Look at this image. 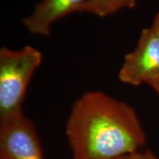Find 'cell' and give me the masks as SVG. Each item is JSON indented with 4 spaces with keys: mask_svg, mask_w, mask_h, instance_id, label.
I'll return each instance as SVG.
<instances>
[{
    "mask_svg": "<svg viewBox=\"0 0 159 159\" xmlns=\"http://www.w3.org/2000/svg\"><path fill=\"white\" fill-rule=\"evenodd\" d=\"M66 134L73 159H115L139 151L147 141L135 110L101 91L74 101Z\"/></svg>",
    "mask_w": 159,
    "mask_h": 159,
    "instance_id": "cell-1",
    "label": "cell"
},
{
    "mask_svg": "<svg viewBox=\"0 0 159 159\" xmlns=\"http://www.w3.org/2000/svg\"><path fill=\"white\" fill-rule=\"evenodd\" d=\"M43 60L41 51L30 45L0 50V120L22 112L29 82Z\"/></svg>",
    "mask_w": 159,
    "mask_h": 159,
    "instance_id": "cell-2",
    "label": "cell"
},
{
    "mask_svg": "<svg viewBox=\"0 0 159 159\" xmlns=\"http://www.w3.org/2000/svg\"><path fill=\"white\" fill-rule=\"evenodd\" d=\"M119 80L127 85L149 84L159 78V34L152 28L142 29L135 48L125 56Z\"/></svg>",
    "mask_w": 159,
    "mask_h": 159,
    "instance_id": "cell-3",
    "label": "cell"
},
{
    "mask_svg": "<svg viewBox=\"0 0 159 159\" xmlns=\"http://www.w3.org/2000/svg\"><path fill=\"white\" fill-rule=\"evenodd\" d=\"M0 159H43L36 129L23 111L0 120Z\"/></svg>",
    "mask_w": 159,
    "mask_h": 159,
    "instance_id": "cell-4",
    "label": "cell"
},
{
    "mask_svg": "<svg viewBox=\"0 0 159 159\" xmlns=\"http://www.w3.org/2000/svg\"><path fill=\"white\" fill-rule=\"evenodd\" d=\"M87 0H41L33 11L24 18V27L31 34L42 36L51 34L52 26L58 20L74 12H80Z\"/></svg>",
    "mask_w": 159,
    "mask_h": 159,
    "instance_id": "cell-5",
    "label": "cell"
},
{
    "mask_svg": "<svg viewBox=\"0 0 159 159\" xmlns=\"http://www.w3.org/2000/svg\"><path fill=\"white\" fill-rule=\"evenodd\" d=\"M138 0H87L80 12H89L104 18L113 15L123 9H133Z\"/></svg>",
    "mask_w": 159,
    "mask_h": 159,
    "instance_id": "cell-6",
    "label": "cell"
},
{
    "mask_svg": "<svg viewBox=\"0 0 159 159\" xmlns=\"http://www.w3.org/2000/svg\"><path fill=\"white\" fill-rule=\"evenodd\" d=\"M115 159H159L153 152L150 150H146V151H136L134 153L126 154L124 156H121L119 157H117Z\"/></svg>",
    "mask_w": 159,
    "mask_h": 159,
    "instance_id": "cell-7",
    "label": "cell"
},
{
    "mask_svg": "<svg viewBox=\"0 0 159 159\" xmlns=\"http://www.w3.org/2000/svg\"><path fill=\"white\" fill-rule=\"evenodd\" d=\"M148 86H150V88L151 89H153L154 91L157 94V96L159 97V78L158 79L155 80L153 81H151Z\"/></svg>",
    "mask_w": 159,
    "mask_h": 159,
    "instance_id": "cell-8",
    "label": "cell"
},
{
    "mask_svg": "<svg viewBox=\"0 0 159 159\" xmlns=\"http://www.w3.org/2000/svg\"><path fill=\"white\" fill-rule=\"evenodd\" d=\"M151 28H152L154 30H156V31L159 34V11L158 13L157 14V16L154 19L153 24H152V27H151Z\"/></svg>",
    "mask_w": 159,
    "mask_h": 159,
    "instance_id": "cell-9",
    "label": "cell"
}]
</instances>
